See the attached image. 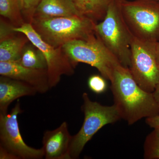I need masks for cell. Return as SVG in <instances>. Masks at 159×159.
Instances as JSON below:
<instances>
[{
  "mask_svg": "<svg viewBox=\"0 0 159 159\" xmlns=\"http://www.w3.org/2000/svg\"><path fill=\"white\" fill-rule=\"evenodd\" d=\"M72 137L66 122L54 130L46 131L43 138L44 157L46 159H70L69 149Z\"/></svg>",
  "mask_w": 159,
  "mask_h": 159,
  "instance_id": "cell-11",
  "label": "cell"
},
{
  "mask_svg": "<svg viewBox=\"0 0 159 159\" xmlns=\"http://www.w3.org/2000/svg\"><path fill=\"white\" fill-rule=\"evenodd\" d=\"M156 49L157 61L158 64L159 66V42H157L156 43Z\"/></svg>",
  "mask_w": 159,
  "mask_h": 159,
  "instance_id": "cell-23",
  "label": "cell"
},
{
  "mask_svg": "<svg viewBox=\"0 0 159 159\" xmlns=\"http://www.w3.org/2000/svg\"><path fill=\"white\" fill-rule=\"evenodd\" d=\"M144 157L146 159H159V129L148 134L144 144Z\"/></svg>",
  "mask_w": 159,
  "mask_h": 159,
  "instance_id": "cell-18",
  "label": "cell"
},
{
  "mask_svg": "<svg viewBox=\"0 0 159 159\" xmlns=\"http://www.w3.org/2000/svg\"><path fill=\"white\" fill-rule=\"evenodd\" d=\"M89 88L96 94H101L105 92L107 88V84L105 78L102 76L93 75L88 80Z\"/></svg>",
  "mask_w": 159,
  "mask_h": 159,
  "instance_id": "cell-20",
  "label": "cell"
},
{
  "mask_svg": "<svg viewBox=\"0 0 159 159\" xmlns=\"http://www.w3.org/2000/svg\"><path fill=\"white\" fill-rule=\"evenodd\" d=\"M111 89L114 104L122 119L131 125L143 118L159 115V106L152 93L141 88L132 76L129 69L121 64L114 70Z\"/></svg>",
  "mask_w": 159,
  "mask_h": 159,
  "instance_id": "cell-1",
  "label": "cell"
},
{
  "mask_svg": "<svg viewBox=\"0 0 159 159\" xmlns=\"http://www.w3.org/2000/svg\"><path fill=\"white\" fill-rule=\"evenodd\" d=\"M0 15L14 27L26 23L22 13L21 0H0Z\"/></svg>",
  "mask_w": 159,
  "mask_h": 159,
  "instance_id": "cell-16",
  "label": "cell"
},
{
  "mask_svg": "<svg viewBox=\"0 0 159 159\" xmlns=\"http://www.w3.org/2000/svg\"><path fill=\"white\" fill-rule=\"evenodd\" d=\"M62 48L75 66L79 63L88 64L96 68L101 76L109 81L115 68L120 64L96 34L85 39L67 43Z\"/></svg>",
  "mask_w": 159,
  "mask_h": 159,
  "instance_id": "cell-6",
  "label": "cell"
},
{
  "mask_svg": "<svg viewBox=\"0 0 159 159\" xmlns=\"http://www.w3.org/2000/svg\"><path fill=\"white\" fill-rule=\"evenodd\" d=\"M0 75L26 83L39 93H45L51 89L46 69L29 68L18 61H0Z\"/></svg>",
  "mask_w": 159,
  "mask_h": 159,
  "instance_id": "cell-10",
  "label": "cell"
},
{
  "mask_svg": "<svg viewBox=\"0 0 159 159\" xmlns=\"http://www.w3.org/2000/svg\"><path fill=\"white\" fill-rule=\"evenodd\" d=\"M22 112L18 100L9 113L0 114V148L11 154L15 159H42L43 148L37 149L27 145L21 135L17 118Z\"/></svg>",
  "mask_w": 159,
  "mask_h": 159,
  "instance_id": "cell-9",
  "label": "cell"
},
{
  "mask_svg": "<svg viewBox=\"0 0 159 159\" xmlns=\"http://www.w3.org/2000/svg\"><path fill=\"white\" fill-rule=\"evenodd\" d=\"M81 109L84 120L81 128L75 135L72 136L69 149L70 159L79 158L86 144L103 126L122 119L116 105L103 106L91 100L87 93L82 95Z\"/></svg>",
  "mask_w": 159,
  "mask_h": 159,
  "instance_id": "cell-4",
  "label": "cell"
},
{
  "mask_svg": "<svg viewBox=\"0 0 159 159\" xmlns=\"http://www.w3.org/2000/svg\"><path fill=\"white\" fill-rule=\"evenodd\" d=\"M75 16L83 15L80 13L72 0H42L36 9L34 17L49 18Z\"/></svg>",
  "mask_w": 159,
  "mask_h": 159,
  "instance_id": "cell-13",
  "label": "cell"
},
{
  "mask_svg": "<svg viewBox=\"0 0 159 159\" xmlns=\"http://www.w3.org/2000/svg\"><path fill=\"white\" fill-rule=\"evenodd\" d=\"M156 43L133 38L131 43L129 70L138 85L144 90L152 93L159 80Z\"/></svg>",
  "mask_w": 159,
  "mask_h": 159,
  "instance_id": "cell-7",
  "label": "cell"
},
{
  "mask_svg": "<svg viewBox=\"0 0 159 159\" xmlns=\"http://www.w3.org/2000/svg\"><path fill=\"white\" fill-rule=\"evenodd\" d=\"M117 2H119V3H122L124 0H116Z\"/></svg>",
  "mask_w": 159,
  "mask_h": 159,
  "instance_id": "cell-24",
  "label": "cell"
},
{
  "mask_svg": "<svg viewBox=\"0 0 159 159\" xmlns=\"http://www.w3.org/2000/svg\"><path fill=\"white\" fill-rule=\"evenodd\" d=\"M152 93L155 100L159 106V80Z\"/></svg>",
  "mask_w": 159,
  "mask_h": 159,
  "instance_id": "cell-22",
  "label": "cell"
},
{
  "mask_svg": "<svg viewBox=\"0 0 159 159\" xmlns=\"http://www.w3.org/2000/svg\"><path fill=\"white\" fill-rule=\"evenodd\" d=\"M121 12L134 37L159 42V0H124Z\"/></svg>",
  "mask_w": 159,
  "mask_h": 159,
  "instance_id": "cell-5",
  "label": "cell"
},
{
  "mask_svg": "<svg viewBox=\"0 0 159 159\" xmlns=\"http://www.w3.org/2000/svg\"><path fill=\"white\" fill-rule=\"evenodd\" d=\"M18 62L29 68L47 70L48 68L43 53L31 43L30 45H26L25 47L21 57Z\"/></svg>",
  "mask_w": 159,
  "mask_h": 159,
  "instance_id": "cell-17",
  "label": "cell"
},
{
  "mask_svg": "<svg viewBox=\"0 0 159 159\" xmlns=\"http://www.w3.org/2000/svg\"><path fill=\"white\" fill-rule=\"evenodd\" d=\"M121 4L116 0L112 2L104 19L96 25L95 34L120 63L129 69L133 35L122 16Z\"/></svg>",
  "mask_w": 159,
  "mask_h": 159,
  "instance_id": "cell-3",
  "label": "cell"
},
{
  "mask_svg": "<svg viewBox=\"0 0 159 159\" xmlns=\"http://www.w3.org/2000/svg\"><path fill=\"white\" fill-rule=\"evenodd\" d=\"M42 0H21L22 13L26 23H31Z\"/></svg>",
  "mask_w": 159,
  "mask_h": 159,
  "instance_id": "cell-19",
  "label": "cell"
},
{
  "mask_svg": "<svg viewBox=\"0 0 159 159\" xmlns=\"http://www.w3.org/2000/svg\"><path fill=\"white\" fill-rule=\"evenodd\" d=\"M97 23L84 16L43 18L34 17L31 24L42 39L54 48L62 47L77 40L95 34Z\"/></svg>",
  "mask_w": 159,
  "mask_h": 159,
  "instance_id": "cell-2",
  "label": "cell"
},
{
  "mask_svg": "<svg viewBox=\"0 0 159 159\" xmlns=\"http://www.w3.org/2000/svg\"><path fill=\"white\" fill-rule=\"evenodd\" d=\"M38 93L34 88L26 83L9 77H0V114L8 113L9 105L15 100Z\"/></svg>",
  "mask_w": 159,
  "mask_h": 159,
  "instance_id": "cell-12",
  "label": "cell"
},
{
  "mask_svg": "<svg viewBox=\"0 0 159 159\" xmlns=\"http://www.w3.org/2000/svg\"><path fill=\"white\" fill-rule=\"evenodd\" d=\"M145 122L152 128L159 129V115L146 118Z\"/></svg>",
  "mask_w": 159,
  "mask_h": 159,
  "instance_id": "cell-21",
  "label": "cell"
},
{
  "mask_svg": "<svg viewBox=\"0 0 159 159\" xmlns=\"http://www.w3.org/2000/svg\"><path fill=\"white\" fill-rule=\"evenodd\" d=\"M13 31L25 34L29 41L43 53L47 64L50 88L59 83L63 75L72 76L76 66L64 51L62 47L54 48L45 42L31 23H25L19 27H13Z\"/></svg>",
  "mask_w": 159,
  "mask_h": 159,
  "instance_id": "cell-8",
  "label": "cell"
},
{
  "mask_svg": "<svg viewBox=\"0 0 159 159\" xmlns=\"http://www.w3.org/2000/svg\"><path fill=\"white\" fill-rule=\"evenodd\" d=\"M80 13L97 23L104 19L113 0H72Z\"/></svg>",
  "mask_w": 159,
  "mask_h": 159,
  "instance_id": "cell-15",
  "label": "cell"
},
{
  "mask_svg": "<svg viewBox=\"0 0 159 159\" xmlns=\"http://www.w3.org/2000/svg\"><path fill=\"white\" fill-rule=\"evenodd\" d=\"M29 41V39L23 34L22 36L14 34L0 41V61H18Z\"/></svg>",
  "mask_w": 159,
  "mask_h": 159,
  "instance_id": "cell-14",
  "label": "cell"
}]
</instances>
